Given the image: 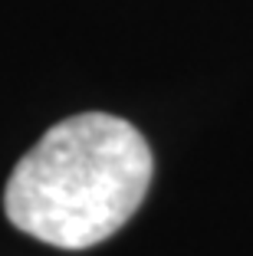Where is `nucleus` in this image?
<instances>
[{"label": "nucleus", "mask_w": 253, "mask_h": 256, "mask_svg": "<svg viewBox=\"0 0 253 256\" xmlns=\"http://www.w3.org/2000/svg\"><path fill=\"white\" fill-rule=\"evenodd\" d=\"M155 158L125 118L86 112L53 125L20 158L4 190L10 224L60 250H89L132 220Z\"/></svg>", "instance_id": "nucleus-1"}]
</instances>
